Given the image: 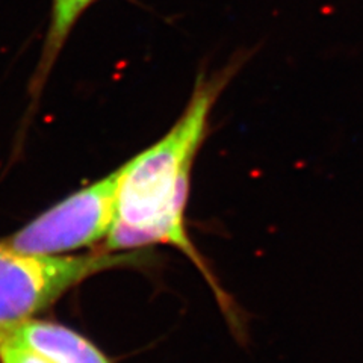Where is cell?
I'll list each match as a JSON object with an SVG mask.
<instances>
[{"label": "cell", "instance_id": "6da1fadb", "mask_svg": "<svg viewBox=\"0 0 363 363\" xmlns=\"http://www.w3.org/2000/svg\"><path fill=\"white\" fill-rule=\"evenodd\" d=\"M233 74L232 67L200 74L188 105L161 140L121 165L116 218L100 250L140 252L169 245L184 253L206 279L221 309L236 320L232 303L213 277L186 229V204L196 157L208 136L212 109Z\"/></svg>", "mask_w": 363, "mask_h": 363}, {"label": "cell", "instance_id": "5b68a950", "mask_svg": "<svg viewBox=\"0 0 363 363\" xmlns=\"http://www.w3.org/2000/svg\"><path fill=\"white\" fill-rule=\"evenodd\" d=\"M94 2H97V0H53L49 32L48 37H45L40 65L35 73V82L32 84L33 93H38L40 88L44 85V81L48 79L56 58H58L79 17Z\"/></svg>", "mask_w": 363, "mask_h": 363}, {"label": "cell", "instance_id": "277c9868", "mask_svg": "<svg viewBox=\"0 0 363 363\" xmlns=\"http://www.w3.org/2000/svg\"><path fill=\"white\" fill-rule=\"evenodd\" d=\"M2 332L9 333L49 363H113L88 337L62 324L32 318Z\"/></svg>", "mask_w": 363, "mask_h": 363}, {"label": "cell", "instance_id": "7a4b0ae2", "mask_svg": "<svg viewBox=\"0 0 363 363\" xmlns=\"http://www.w3.org/2000/svg\"><path fill=\"white\" fill-rule=\"evenodd\" d=\"M141 252L109 253L97 248L82 256H43L0 242V330L35 318L65 292L112 268L147 264Z\"/></svg>", "mask_w": 363, "mask_h": 363}, {"label": "cell", "instance_id": "8992f818", "mask_svg": "<svg viewBox=\"0 0 363 363\" xmlns=\"http://www.w3.org/2000/svg\"><path fill=\"white\" fill-rule=\"evenodd\" d=\"M0 363H49L35 351L20 344L13 336L0 330Z\"/></svg>", "mask_w": 363, "mask_h": 363}, {"label": "cell", "instance_id": "3957f363", "mask_svg": "<svg viewBox=\"0 0 363 363\" xmlns=\"http://www.w3.org/2000/svg\"><path fill=\"white\" fill-rule=\"evenodd\" d=\"M121 167L82 188L6 238L18 252L61 256L104 244L116 218Z\"/></svg>", "mask_w": 363, "mask_h": 363}]
</instances>
